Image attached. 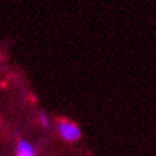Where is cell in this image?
<instances>
[{
  "instance_id": "7a4b0ae2",
  "label": "cell",
  "mask_w": 156,
  "mask_h": 156,
  "mask_svg": "<svg viewBox=\"0 0 156 156\" xmlns=\"http://www.w3.org/2000/svg\"><path fill=\"white\" fill-rule=\"evenodd\" d=\"M17 156H36L34 147L26 140H20L17 143Z\"/></svg>"
},
{
  "instance_id": "6da1fadb",
  "label": "cell",
  "mask_w": 156,
  "mask_h": 156,
  "mask_svg": "<svg viewBox=\"0 0 156 156\" xmlns=\"http://www.w3.org/2000/svg\"><path fill=\"white\" fill-rule=\"evenodd\" d=\"M57 130H59V135H60L65 140H67V142H76V140H79L82 136L80 129L77 128L75 123L69 122V120H62V122H59Z\"/></svg>"
},
{
  "instance_id": "3957f363",
  "label": "cell",
  "mask_w": 156,
  "mask_h": 156,
  "mask_svg": "<svg viewBox=\"0 0 156 156\" xmlns=\"http://www.w3.org/2000/svg\"><path fill=\"white\" fill-rule=\"evenodd\" d=\"M39 118H40V122H42L43 126H48V125H49V118H48V115L44 113V112H42V113L39 115Z\"/></svg>"
}]
</instances>
